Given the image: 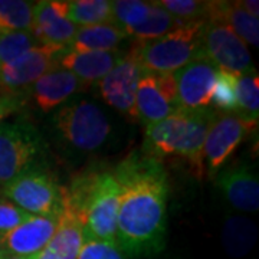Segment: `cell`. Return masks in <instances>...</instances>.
Listing matches in <instances>:
<instances>
[{
  "label": "cell",
  "instance_id": "obj_1",
  "mask_svg": "<svg viewBox=\"0 0 259 259\" xmlns=\"http://www.w3.org/2000/svg\"><path fill=\"white\" fill-rule=\"evenodd\" d=\"M120 186L117 246L128 258L153 256L167 241L168 176L163 163L133 151L112 170Z\"/></svg>",
  "mask_w": 259,
  "mask_h": 259
},
{
  "label": "cell",
  "instance_id": "obj_2",
  "mask_svg": "<svg viewBox=\"0 0 259 259\" xmlns=\"http://www.w3.org/2000/svg\"><path fill=\"white\" fill-rule=\"evenodd\" d=\"M219 112L212 107L194 111H179L164 120L146 127L141 151L163 163L180 158L189 164L196 179L202 180L204 171L203 148L207 131Z\"/></svg>",
  "mask_w": 259,
  "mask_h": 259
},
{
  "label": "cell",
  "instance_id": "obj_3",
  "mask_svg": "<svg viewBox=\"0 0 259 259\" xmlns=\"http://www.w3.org/2000/svg\"><path fill=\"white\" fill-rule=\"evenodd\" d=\"M120 186L112 171L87 170L64 187V206L81 222L83 239L117 245Z\"/></svg>",
  "mask_w": 259,
  "mask_h": 259
},
{
  "label": "cell",
  "instance_id": "obj_4",
  "mask_svg": "<svg viewBox=\"0 0 259 259\" xmlns=\"http://www.w3.org/2000/svg\"><path fill=\"white\" fill-rule=\"evenodd\" d=\"M204 20L190 22L157 39L134 40L131 52L144 71L173 74L192 61L204 58L202 49Z\"/></svg>",
  "mask_w": 259,
  "mask_h": 259
},
{
  "label": "cell",
  "instance_id": "obj_5",
  "mask_svg": "<svg viewBox=\"0 0 259 259\" xmlns=\"http://www.w3.org/2000/svg\"><path fill=\"white\" fill-rule=\"evenodd\" d=\"M56 134L79 151H95L111 134V124L101 108L87 100L64 104L52 117Z\"/></svg>",
  "mask_w": 259,
  "mask_h": 259
},
{
  "label": "cell",
  "instance_id": "obj_6",
  "mask_svg": "<svg viewBox=\"0 0 259 259\" xmlns=\"http://www.w3.org/2000/svg\"><path fill=\"white\" fill-rule=\"evenodd\" d=\"M2 194L32 216L59 214L64 209V187L42 163L29 167L3 185Z\"/></svg>",
  "mask_w": 259,
  "mask_h": 259
},
{
  "label": "cell",
  "instance_id": "obj_7",
  "mask_svg": "<svg viewBox=\"0 0 259 259\" xmlns=\"http://www.w3.org/2000/svg\"><path fill=\"white\" fill-rule=\"evenodd\" d=\"M44 151L45 141L33 122L26 118L0 122V185L40 163Z\"/></svg>",
  "mask_w": 259,
  "mask_h": 259
},
{
  "label": "cell",
  "instance_id": "obj_8",
  "mask_svg": "<svg viewBox=\"0 0 259 259\" xmlns=\"http://www.w3.org/2000/svg\"><path fill=\"white\" fill-rule=\"evenodd\" d=\"M68 48L39 47L30 49L12 62L0 66L2 95H29V90L40 76L59 65Z\"/></svg>",
  "mask_w": 259,
  "mask_h": 259
},
{
  "label": "cell",
  "instance_id": "obj_9",
  "mask_svg": "<svg viewBox=\"0 0 259 259\" xmlns=\"http://www.w3.org/2000/svg\"><path fill=\"white\" fill-rule=\"evenodd\" d=\"M202 49L219 71L238 76L255 69L248 45L225 23L204 22Z\"/></svg>",
  "mask_w": 259,
  "mask_h": 259
},
{
  "label": "cell",
  "instance_id": "obj_10",
  "mask_svg": "<svg viewBox=\"0 0 259 259\" xmlns=\"http://www.w3.org/2000/svg\"><path fill=\"white\" fill-rule=\"evenodd\" d=\"M258 120L238 114H219L204 140V171L213 179L243 140L256 127Z\"/></svg>",
  "mask_w": 259,
  "mask_h": 259
},
{
  "label": "cell",
  "instance_id": "obj_11",
  "mask_svg": "<svg viewBox=\"0 0 259 259\" xmlns=\"http://www.w3.org/2000/svg\"><path fill=\"white\" fill-rule=\"evenodd\" d=\"M136 111L137 121L144 127L182 111L177 100L176 81L173 74L144 71L137 87Z\"/></svg>",
  "mask_w": 259,
  "mask_h": 259
},
{
  "label": "cell",
  "instance_id": "obj_12",
  "mask_svg": "<svg viewBox=\"0 0 259 259\" xmlns=\"http://www.w3.org/2000/svg\"><path fill=\"white\" fill-rule=\"evenodd\" d=\"M143 72L144 69L139 64L136 55L128 51L98 82L102 100L127 117L131 122H139L136 111V95Z\"/></svg>",
  "mask_w": 259,
  "mask_h": 259
},
{
  "label": "cell",
  "instance_id": "obj_13",
  "mask_svg": "<svg viewBox=\"0 0 259 259\" xmlns=\"http://www.w3.org/2000/svg\"><path fill=\"white\" fill-rule=\"evenodd\" d=\"M218 68L206 58L192 61L173 72L180 110L194 111L210 107Z\"/></svg>",
  "mask_w": 259,
  "mask_h": 259
},
{
  "label": "cell",
  "instance_id": "obj_14",
  "mask_svg": "<svg viewBox=\"0 0 259 259\" xmlns=\"http://www.w3.org/2000/svg\"><path fill=\"white\" fill-rule=\"evenodd\" d=\"M213 179L233 209L239 212H258V175L246 161H235L229 166H223Z\"/></svg>",
  "mask_w": 259,
  "mask_h": 259
},
{
  "label": "cell",
  "instance_id": "obj_15",
  "mask_svg": "<svg viewBox=\"0 0 259 259\" xmlns=\"http://www.w3.org/2000/svg\"><path fill=\"white\" fill-rule=\"evenodd\" d=\"M59 214L49 216H30L26 222L19 225L13 231L0 236L2 246L8 256H36L47 248L54 238Z\"/></svg>",
  "mask_w": 259,
  "mask_h": 259
},
{
  "label": "cell",
  "instance_id": "obj_16",
  "mask_svg": "<svg viewBox=\"0 0 259 259\" xmlns=\"http://www.w3.org/2000/svg\"><path fill=\"white\" fill-rule=\"evenodd\" d=\"M78 26L65 18L62 2H36L32 33L39 45L69 48Z\"/></svg>",
  "mask_w": 259,
  "mask_h": 259
},
{
  "label": "cell",
  "instance_id": "obj_17",
  "mask_svg": "<svg viewBox=\"0 0 259 259\" xmlns=\"http://www.w3.org/2000/svg\"><path fill=\"white\" fill-rule=\"evenodd\" d=\"M88 85L78 79L72 72L59 65L40 76L29 90V95L40 112H49L61 107L74 94L85 90Z\"/></svg>",
  "mask_w": 259,
  "mask_h": 259
},
{
  "label": "cell",
  "instance_id": "obj_18",
  "mask_svg": "<svg viewBox=\"0 0 259 259\" xmlns=\"http://www.w3.org/2000/svg\"><path fill=\"white\" fill-rule=\"evenodd\" d=\"M125 52L120 49L115 51H91V52H76L72 49H66L59 59V66L81 79L87 85L100 82L105 75L118 64Z\"/></svg>",
  "mask_w": 259,
  "mask_h": 259
},
{
  "label": "cell",
  "instance_id": "obj_19",
  "mask_svg": "<svg viewBox=\"0 0 259 259\" xmlns=\"http://www.w3.org/2000/svg\"><path fill=\"white\" fill-rule=\"evenodd\" d=\"M206 22H221L241 37L248 45L258 48L259 20L242 9L239 2H207Z\"/></svg>",
  "mask_w": 259,
  "mask_h": 259
},
{
  "label": "cell",
  "instance_id": "obj_20",
  "mask_svg": "<svg viewBox=\"0 0 259 259\" xmlns=\"http://www.w3.org/2000/svg\"><path fill=\"white\" fill-rule=\"evenodd\" d=\"M82 243V225L74 213L64 206L54 238L36 259H76Z\"/></svg>",
  "mask_w": 259,
  "mask_h": 259
},
{
  "label": "cell",
  "instance_id": "obj_21",
  "mask_svg": "<svg viewBox=\"0 0 259 259\" xmlns=\"http://www.w3.org/2000/svg\"><path fill=\"white\" fill-rule=\"evenodd\" d=\"M222 245L231 258H242L248 255L258 239L256 223L246 216L231 214L222 225Z\"/></svg>",
  "mask_w": 259,
  "mask_h": 259
},
{
  "label": "cell",
  "instance_id": "obj_22",
  "mask_svg": "<svg viewBox=\"0 0 259 259\" xmlns=\"http://www.w3.org/2000/svg\"><path fill=\"white\" fill-rule=\"evenodd\" d=\"M127 33L115 23H102L94 26L78 28L69 49L76 52L91 51H115L125 39Z\"/></svg>",
  "mask_w": 259,
  "mask_h": 259
},
{
  "label": "cell",
  "instance_id": "obj_23",
  "mask_svg": "<svg viewBox=\"0 0 259 259\" xmlns=\"http://www.w3.org/2000/svg\"><path fill=\"white\" fill-rule=\"evenodd\" d=\"M62 9L65 18L78 28L114 23L111 2L108 0H65Z\"/></svg>",
  "mask_w": 259,
  "mask_h": 259
},
{
  "label": "cell",
  "instance_id": "obj_24",
  "mask_svg": "<svg viewBox=\"0 0 259 259\" xmlns=\"http://www.w3.org/2000/svg\"><path fill=\"white\" fill-rule=\"evenodd\" d=\"M183 25L186 23L179 22L170 13H167L163 8L158 6L157 2H151V9H150L147 18L136 28L130 29L127 32V36L133 37L137 42H146V40L163 36Z\"/></svg>",
  "mask_w": 259,
  "mask_h": 259
},
{
  "label": "cell",
  "instance_id": "obj_25",
  "mask_svg": "<svg viewBox=\"0 0 259 259\" xmlns=\"http://www.w3.org/2000/svg\"><path fill=\"white\" fill-rule=\"evenodd\" d=\"M36 2L28 0H0V35L32 30Z\"/></svg>",
  "mask_w": 259,
  "mask_h": 259
},
{
  "label": "cell",
  "instance_id": "obj_26",
  "mask_svg": "<svg viewBox=\"0 0 259 259\" xmlns=\"http://www.w3.org/2000/svg\"><path fill=\"white\" fill-rule=\"evenodd\" d=\"M236 104L238 115L250 120H258L259 78L255 69L236 76Z\"/></svg>",
  "mask_w": 259,
  "mask_h": 259
},
{
  "label": "cell",
  "instance_id": "obj_27",
  "mask_svg": "<svg viewBox=\"0 0 259 259\" xmlns=\"http://www.w3.org/2000/svg\"><path fill=\"white\" fill-rule=\"evenodd\" d=\"M210 107L219 114H236V75L218 71L210 95Z\"/></svg>",
  "mask_w": 259,
  "mask_h": 259
},
{
  "label": "cell",
  "instance_id": "obj_28",
  "mask_svg": "<svg viewBox=\"0 0 259 259\" xmlns=\"http://www.w3.org/2000/svg\"><path fill=\"white\" fill-rule=\"evenodd\" d=\"M39 47L30 30H16L0 35V65H6L25 52Z\"/></svg>",
  "mask_w": 259,
  "mask_h": 259
},
{
  "label": "cell",
  "instance_id": "obj_29",
  "mask_svg": "<svg viewBox=\"0 0 259 259\" xmlns=\"http://www.w3.org/2000/svg\"><path fill=\"white\" fill-rule=\"evenodd\" d=\"M160 8L170 13L175 19L182 23H190L197 20L206 22L207 2L199 0H158Z\"/></svg>",
  "mask_w": 259,
  "mask_h": 259
},
{
  "label": "cell",
  "instance_id": "obj_30",
  "mask_svg": "<svg viewBox=\"0 0 259 259\" xmlns=\"http://www.w3.org/2000/svg\"><path fill=\"white\" fill-rule=\"evenodd\" d=\"M76 259H130L122 250L108 242L83 239Z\"/></svg>",
  "mask_w": 259,
  "mask_h": 259
},
{
  "label": "cell",
  "instance_id": "obj_31",
  "mask_svg": "<svg viewBox=\"0 0 259 259\" xmlns=\"http://www.w3.org/2000/svg\"><path fill=\"white\" fill-rule=\"evenodd\" d=\"M32 214L18 207L8 199H0V236L26 222Z\"/></svg>",
  "mask_w": 259,
  "mask_h": 259
},
{
  "label": "cell",
  "instance_id": "obj_32",
  "mask_svg": "<svg viewBox=\"0 0 259 259\" xmlns=\"http://www.w3.org/2000/svg\"><path fill=\"white\" fill-rule=\"evenodd\" d=\"M29 95H0V122L25 107Z\"/></svg>",
  "mask_w": 259,
  "mask_h": 259
},
{
  "label": "cell",
  "instance_id": "obj_33",
  "mask_svg": "<svg viewBox=\"0 0 259 259\" xmlns=\"http://www.w3.org/2000/svg\"><path fill=\"white\" fill-rule=\"evenodd\" d=\"M241 8L245 12H248L250 16L258 19L259 16V3L256 0H243V2H239Z\"/></svg>",
  "mask_w": 259,
  "mask_h": 259
},
{
  "label": "cell",
  "instance_id": "obj_34",
  "mask_svg": "<svg viewBox=\"0 0 259 259\" xmlns=\"http://www.w3.org/2000/svg\"><path fill=\"white\" fill-rule=\"evenodd\" d=\"M37 258V255L36 256H8L6 259H36Z\"/></svg>",
  "mask_w": 259,
  "mask_h": 259
},
{
  "label": "cell",
  "instance_id": "obj_35",
  "mask_svg": "<svg viewBox=\"0 0 259 259\" xmlns=\"http://www.w3.org/2000/svg\"><path fill=\"white\" fill-rule=\"evenodd\" d=\"M8 258V255H6V252L3 249V246H2V242H0V259H6Z\"/></svg>",
  "mask_w": 259,
  "mask_h": 259
},
{
  "label": "cell",
  "instance_id": "obj_36",
  "mask_svg": "<svg viewBox=\"0 0 259 259\" xmlns=\"http://www.w3.org/2000/svg\"><path fill=\"white\" fill-rule=\"evenodd\" d=\"M0 66H2V65H0Z\"/></svg>",
  "mask_w": 259,
  "mask_h": 259
}]
</instances>
